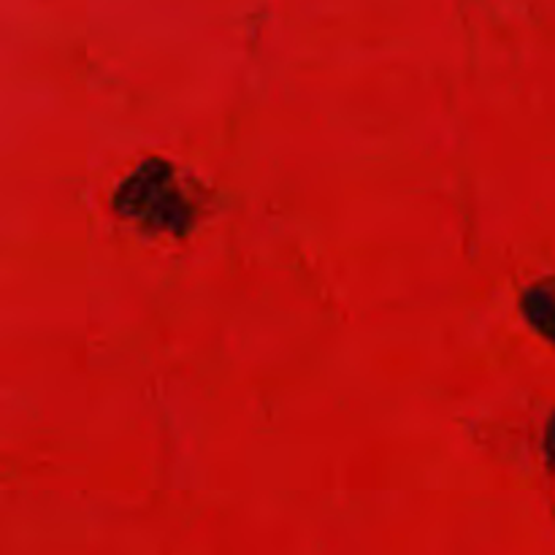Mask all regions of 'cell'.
<instances>
[{"label": "cell", "mask_w": 555, "mask_h": 555, "mask_svg": "<svg viewBox=\"0 0 555 555\" xmlns=\"http://www.w3.org/2000/svg\"><path fill=\"white\" fill-rule=\"evenodd\" d=\"M542 448H545V464H547V469L555 472V412H553L551 421H547L545 442H542Z\"/></svg>", "instance_id": "3957f363"}, {"label": "cell", "mask_w": 555, "mask_h": 555, "mask_svg": "<svg viewBox=\"0 0 555 555\" xmlns=\"http://www.w3.org/2000/svg\"><path fill=\"white\" fill-rule=\"evenodd\" d=\"M524 318L542 339L555 345V276L534 282L520 298Z\"/></svg>", "instance_id": "7a4b0ae2"}, {"label": "cell", "mask_w": 555, "mask_h": 555, "mask_svg": "<svg viewBox=\"0 0 555 555\" xmlns=\"http://www.w3.org/2000/svg\"><path fill=\"white\" fill-rule=\"evenodd\" d=\"M117 215L130 217L152 233L188 236L195 222V204L179 184L171 163L144 160L114 193Z\"/></svg>", "instance_id": "6da1fadb"}]
</instances>
